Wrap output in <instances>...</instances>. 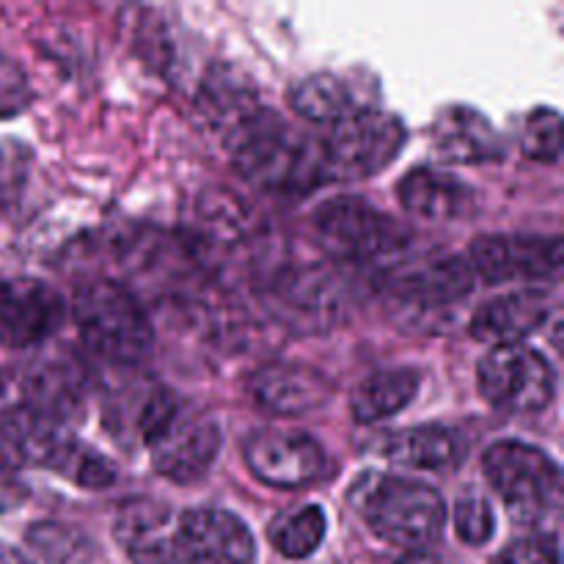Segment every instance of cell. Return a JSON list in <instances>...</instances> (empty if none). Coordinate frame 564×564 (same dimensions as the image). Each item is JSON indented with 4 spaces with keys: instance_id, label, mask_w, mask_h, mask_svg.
Here are the masks:
<instances>
[{
    "instance_id": "obj_1",
    "label": "cell",
    "mask_w": 564,
    "mask_h": 564,
    "mask_svg": "<svg viewBox=\"0 0 564 564\" xmlns=\"http://www.w3.org/2000/svg\"><path fill=\"white\" fill-rule=\"evenodd\" d=\"M220 138L242 180L259 191L297 196L328 180L319 143L303 138L264 105L253 108Z\"/></svg>"
},
{
    "instance_id": "obj_2",
    "label": "cell",
    "mask_w": 564,
    "mask_h": 564,
    "mask_svg": "<svg viewBox=\"0 0 564 564\" xmlns=\"http://www.w3.org/2000/svg\"><path fill=\"white\" fill-rule=\"evenodd\" d=\"M352 507L380 540L411 551H427L446 527V505L438 490L416 479L367 474L350 494Z\"/></svg>"
},
{
    "instance_id": "obj_3",
    "label": "cell",
    "mask_w": 564,
    "mask_h": 564,
    "mask_svg": "<svg viewBox=\"0 0 564 564\" xmlns=\"http://www.w3.org/2000/svg\"><path fill=\"white\" fill-rule=\"evenodd\" d=\"M0 444L14 460L61 474L77 488L102 490L116 482L113 463L102 452L77 441L66 424L28 405H17L0 416Z\"/></svg>"
},
{
    "instance_id": "obj_4",
    "label": "cell",
    "mask_w": 564,
    "mask_h": 564,
    "mask_svg": "<svg viewBox=\"0 0 564 564\" xmlns=\"http://www.w3.org/2000/svg\"><path fill=\"white\" fill-rule=\"evenodd\" d=\"M72 319L88 350L110 364H141L152 350V323L141 301L127 286L94 279L77 286L72 297Z\"/></svg>"
},
{
    "instance_id": "obj_5",
    "label": "cell",
    "mask_w": 564,
    "mask_h": 564,
    "mask_svg": "<svg viewBox=\"0 0 564 564\" xmlns=\"http://www.w3.org/2000/svg\"><path fill=\"white\" fill-rule=\"evenodd\" d=\"M312 224L319 246L339 262L386 270L411 248V235L394 218L356 196L328 198L314 209Z\"/></svg>"
},
{
    "instance_id": "obj_6",
    "label": "cell",
    "mask_w": 564,
    "mask_h": 564,
    "mask_svg": "<svg viewBox=\"0 0 564 564\" xmlns=\"http://www.w3.org/2000/svg\"><path fill=\"white\" fill-rule=\"evenodd\" d=\"M264 308L295 334H325L339 325L341 301L334 275L314 262H279L259 284Z\"/></svg>"
},
{
    "instance_id": "obj_7",
    "label": "cell",
    "mask_w": 564,
    "mask_h": 564,
    "mask_svg": "<svg viewBox=\"0 0 564 564\" xmlns=\"http://www.w3.org/2000/svg\"><path fill=\"white\" fill-rule=\"evenodd\" d=\"M482 468L516 523L534 527L560 505V468L538 446L499 441L485 452Z\"/></svg>"
},
{
    "instance_id": "obj_8",
    "label": "cell",
    "mask_w": 564,
    "mask_h": 564,
    "mask_svg": "<svg viewBox=\"0 0 564 564\" xmlns=\"http://www.w3.org/2000/svg\"><path fill=\"white\" fill-rule=\"evenodd\" d=\"M405 143V127L397 116L356 108L330 124L319 143L328 180H369L389 169Z\"/></svg>"
},
{
    "instance_id": "obj_9",
    "label": "cell",
    "mask_w": 564,
    "mask_h": 564,
    "mask_svg": "<svg viewBox=\"0 0 564 564\" xmlns=\"http://www.w3.org/2000/svg\"><path fill=\"white\" fill-rule=\"evenodd\" d=\"M479 391L496 411L532 416L554 402L556 375L543 352L527 345L494 347L477 367Z\"/></svg>"
},
{
    "instance_id": "obj_10",
    "label": "cell",
    "mask_w": 564,
    "mask_h": 564,
    "mask_svg": "<svg viewBox=\"0 0 564 564\" xmlns=\"http://www.w3.org/2000/svg\"><path fill=\"white\" fill-rule=\"evenodd\" d=\"M147 446L160 477L191 485L207 477L213 468L220 452V430L215 419L180 402L174 416L149 438Z\"/></svg>"
},
{
    "instance_id": "obj_11",
    "label": "cell",
    "mask_w": 564,
    "mask_h": 564,
    "mask_svg": "<svg viewBox=\"0 0 564 564\" xmlns=\"http://www.w3.org/2000/svg\"><path fill=\"white\" fill-rule=\"evenodd\" d=\"M405 257L383 270V286L402 306L413 312H444L471 295L474 273L466 259L435 253L405 262Z\"/></svg>"
},
{
    "instance_id": "obj_12",
    "label": "cell",
    "mask_w": 564,
    "mask_h": 564,
    "mask_svg": "<svg viewBox=\"0 0 564 564\" xmlns=\"http://www.w3.org/2000/svg\"><path fill=\"white\" fill-rule=\"evenodd\" d=\"M468 268L490 284L549 281L562 270L560 237L485 235L468 248Z\"/></svg>"
},
{
    "instance_id": "obj_13",
    "label": "cell",
    "mask_w": 564,
    "mask_h": 564,
    "mask_svg": "<svg viewBox=\"0 0 564 564\" xmlns=\"http://www.w3.org/2000/svg\"><path fill=\"white\" fill-rule=\"evenodd\" d=\"M253 477L270 488H308L325 471V452L312 435L295 430H257L242 444Z\"/></svg>"
},
{
    "instance_id": "obj_14",
    "label": "cell",
    "mask_w": 564,
    "mask_h": 564,
    "mask_svg": "<svg viewBox=\"0 0 564 564\" xmlns=\"http://www.w3.org/2000/svg\"><path fill=\"white\" fill-rule=\"evenodd\" d=\"M66 308L58 292L36 279L0 284V345L31 350L44 345L64 325Z\"/></svg>"
},
{
    "instance_id": "obj_15",
    "label": "cell",
    "mask_w": 564,
    "mask_h": 564,
    "mask_svg": "<svg viewBox=\"0 0 564 564\" xmlns=\"http://www.w3.org/2000/svg\"><path fill=\"white\" fill-rule=\"evenodd\" d=\"M185 564H257L251 529L226 510H191L180 516Z\"/></svg>"
},
{
    "instance_id": "obj_16",
    "label": "cell",
    "mask_w": 564,
    "mask_h": 564,
    "mask_svg": "<svg viewBox=\"0 0 564 564\" xmlns=\"http://www.w3.org/2000/svg\"><path fill=\"white\" fill-rule=\"evenodd\" d=\"M116 540L132 564H185L180 516L154 499H132L121 507Z\"/></svg>"
},
{
    "instance_id": "obj_17",
    "label": "cell",
    "mask_w": 564,
    "mask_h": 564,
    "mask_svg": "<svg viewBox=\"0 0 564 564\" xmlns=\"http://www.w3.org/2000/svg\"><path fill=\"white\" fill-rule=\"evenodd\" d=\"M253 402L275 416H306L330 400V383L314 367L295 361H270L248 380Z\"/></svg>"
},
{
    "instance_id": "obj_18",
    "label": "cell",
    "mask_w": 564,
    "mask_h": 564,
    "mask_svg": "<svg viewBox=\"0 0 564 564\" xmlns=\"http://www.w3.org/2000/svg\"><path fill=\"white\" fill-rule=\"evenodd\" d=\"M397 196L408 215L422 220H463L477 213V193L430 165L408 171L397 185Z\"/></svg>"
},
{
    "instance_id": "obj_19",
    "label": "cell",
    "mask_w": 564,
    "mask_h": 564,
    "mask_svg": "<svg viewBox=\"0 0 564 564\" xmlns=\"http://www.w3.org/2000/svg\"><path fill=\"white\" fill-rule=\"evenodd\" d=\"M549 317V297L540 290H521L482 303L471 317V336L488 345H521Z\"/></svg>"
},
{
    "instance_id": "obj_20",
    "label": "cell",
    "mask_w": 564,
    "mask_h": 564,
    "mask_svg": "<svg viewBox=\"0 0 564 564\" xmlns=\"http://www.w3.org/2000/svg\"><path fill=\"white\" fill-rule=\"evenodd\" d=\"M433 152L444 163L474 165L501 158L499 132L479 110L455 105L446 108L433 124Z\"/></svg>"
},
{
    "instance_id": "obj_21",
    "label": "cell",
    "mask_w": 564,
    "mask_h": 564,
    "mask_svg": "<svg viewBox=\"0 0 564 564\" xmlns=\"http://www.w3.org/2000/svg\"><path fill=\"white\" fill-rule=\"evenodd\" d=\"M25 405L66 424L83 413L86 375L69 358H44L25 375Z\"/></svg>"
},
{
    "instance_id": "obj_22",
    "label": "cell",
    "mask_w": 564,
    "mask_h": 564,
    "mask_svg": "<svg viewBox=\"0 0 564 564\" xmlns=\"http://www.w3.org/2000/svg\"><path fill=\"white\" fill-rule=\"evenodd\" d=\"M380 455L391 463L422 471H452L466 457V441L449 427L422 424V427L397 430L380 438Z\"/></svg>"
},
{
    "instance_id": "obj_23",
    "label": "cell",
    "mask_w": 564,
    "mask_h": 564,
    "mask_svg": "<svg viewBox=\"0 0 564 564\" xmlns=\"http://www.w3.org/2000/svg\"><path fill=\"white\" fill-rule=\"evenodd\" d=\"M419 391V375L413 369H386L361 380L352 391L350 411L358 424H375L397 416L413 402Z\"/></svg>"
},
{
    "instance_id": "obj_24",
    "label": "cell",
    "mask_w": 564,
    "mask_h": 564,
    "mask_svg": "<svg viewBox=\"0 0 564 564\" xmlns=\"http://www.w3.org/2000/svg\"><path fill=\"white\" fill-rule=\"evenodd\" d=\"M198 108L207 116L209 124L224 135L229 127L259 108V97L231 69H209L198 94Z\"/></svg>"
},
{
    "instance_id": "obj_25",
    "label": "cell",
    "mask_w": 564,
    "mask_h": 564,
    "mask_svg": "<svg viewBox=\"0 0 564 564\" xmlns=\"http://www.w3.org/2000/svg\"><path fill=\"white\" fill-rule=\"evenodd\" d=\"M290 99L295 113H301L312 124H336V121L345 119L347 113L356 110V102H352V94L345 86V80H339L336 75H328V72L303 77L292 88Z\"/></svg>"
},
{
    "instance_id": "obj_26",
    "label": "cell",
    "mask_w": 564,
    "mask_h": 564,
    "mask_svg": "<svg viewBox=\"0 0 564 564\" xmlns=\"http://www.w3.org/2000/svg\"><path fill=\"white\" fill-rule=\"evenodd\" d=\"M325 529H328V521H325L323 507L306 505L297 507V510L284 512L281 518H275L270 523V543L286 560H306L314 551L323 545Z\"/></svg>"
},
{
    "instance_id": "obj_27",
    "label": "cell",
    "mask_w": 564,
    "mask_h": 564,
    "mask_svg": "<svg viewBox=\"0 0 564 564\" xmlns=\"http://www.w3.org/2000/svg\"><path fill=\"white\" fill-rule=\"evenodd\" d=\"M28 545L50 564H80L91 551L86 534L66 523L44 521L28 529Z\"/></svg>"
},
{
    "instance_id": "obj_28",
    "label": "cell",
    "mask_w": 564,
    "mask_h": 564,
    "mask_svg": "<svg viewBox=\"0 0 564 564\" xmlns=\"http://www.w3.org/2000/svg\"><path fill=\"white\" fill-rule=\"evenodd\" d=\"M521 149L540 163H556L562 154V119L554 108H538L527 116L521 132Z\"/></svg>"
},
{
    "instance_id": "obj_29",
    "label": "cell",
    "mask_w": 564,
    "mask_h": 564,
    "mask_svg": "<svg viewBox=\"0 0 564 564\" xmlns=\"http://www.w3.org/2000/svg\"><path fill=\"white\" fill-rule=\"evenodd\" d=\"M452 521H455L457 538L466 545H488L496 534V512L490 507V501L479 494H466L455 501V512H452Z\"/></svg>"
},
{
    "instance_id": "obj_30",
    "label": "cell",
    "mask_w": 564,
    "mask_h": 564,
    "mask_svg": "<svg viewBox=\"0 0 564 564\" xmlns=\"http://www.w3.org/2000/svg\"><path fill=\"white\" fill-rule=\"evenodd\" d=\"M494 564H560V540L556 534H534L507 545Z\"/></svg>"
},
{
    "instance_id": "obj_31",
    "label": "cell",
    "mask_w": 564,
    "mask_h": 564,
    "mask_svg": "<svg viewBox=\"0 0 564 564\" xmlns=\"http://www.w3.org/2000/svg\"><path fill=\"white\" fill-rule=\"evenodd\" d=\"M28 102V83L14 61L0 55V116H14Z\"/></svg>"
},
{
    "instance_id": "obj_32",
    "label": "cell",
    "mask_w": 564,
    "mask_h": 564,
    "mask_svg": "<svg viewBox=\"0 0 564 564\" xmlns=\"http://www.w3.org/2000/svg\"><path fill=\"white\" fill-rule=\"evenodd\" d=\"M397 564H446L441 556H433L430 551H411V554L402 556Z\"/></svg>"
},
{
    "instance_id": "obj_33",
    "label": "cell",
    "mask_w": 564,
    "mask_h": 564,
    "mask_svg": "<svg viewBox=\"0 0 564 564\" xmlns=\"http://www.w3.org/2000/svg\"><path fill=\"white\" fill-rule=\"evenodd\" d=\"M0 564H31V560L17 549H11V545L0 543Z\"/></svg>"
}]
</instances>
